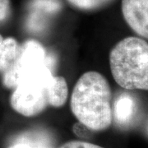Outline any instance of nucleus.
I'll use <instances>...</instances> for the list:
<instances>
[{"label": "nucleus", "instance_id": "12", "mask_svg": "<svg viewBox=\"0 0 148 148\" xmlns=\"http://www.w3.org/2000/svg\"><path fill=\"white\" fill-rule=\"evenodd\" d=\"M89 131H91L87 127H86L84 124H82V123H77L74 125L73 132L79 137H86V135H88Z\"/></svg>", "mask_w": 148, "mask_h": 148}, {"label": "nucleus", "instance_id": "11", "mask_svg": "<svg viewBox=\"0 0 148 148\" xmlns=\"http://www.w3.org/2000/svg\"><path fill=\"white\" fill-rule=\"evenodd\" d=\"M11 12L10 0H0V22L8 18Z\"/></svg>", "mask_w": 148, "mask_h": 148}, {"label": "nucleus", "instance_id": "8", "mask_svg": "<svg viewBox=\"0 0 148 148\" xmlns=\"http://www.w3.org/2000/svg\"><path fill=\"white\" fill-rule=\"evenodd\" d=\"M135 111V102L132 97L127 94L120 95L114 105V110H112L114 119L119 123H127Z\"/></svg>", "mask_w": 148, "mask_h": 148}, {"label": "nucleus", "instance_id": "9", "mask_svg": "<svg viewBox=\"0 0 148 148\" xmlns=\"http://www.w3.org/2000/svg\"><path fill=\"white\" fill-rule=\"evenodd\" d=\"M74 8L82 11H95L105 8L114 0H68Z\"/></svg>", "mask_w": 148, "mask_h": 148}, {"label": "nucleus", "instance_id": "3", "mask_svg": "<svg viewBox=\"0 0 148 148\" xmlns=\"http://www.w3.org/2000/svg\"><path fill=\"white\" fill-rule=\"evenodd\" d=\"M53 74L49 64L27 73L14 88L10 104L13 110L26 117L36 116L49 106L47 89Z\"/></svg>", "mask_w": 148, "mask_h": 148}, {"label": "nucleus", "instance_id": "5", "mask_svg": "<svg viewBox=\"0 0 148 148\" xmlns=\"http://www.w3.org/2000/svg\"><path fill=\"white\" fill-rule=\"evenodd\" d=\"M122 12L128 27L148 40V0H122Z\"/></svg>", "mask_w": 148, "mask_h": 148}, {"label": "nucleus", "instance_id": "14", "mask_svg": "<svg viewBox=\"0 0 148 148\" xmlns=\"http://www.w3.org/2000/svg\"><path fill=\"white\" fill-rule=\"evenodd\" d=\"M3 36L0 35V45H1V44L3 42Z\"/></svg>", "mask_w": 148, "mask_h": 148}, {"label": "nucleus", "instance_id": "2", "mask_svg": "<svg viewBox=\"0 0 148 148\" xmlns=\"http://www.w3.org/2000/svg\"><path fill=\"white\" fill-rule=\"evenodd\" d=\"M112 76L127 90H148V43L130 36L117 43L110 53Z\"/></svg>", "mask_w": 148, "mask_h": 148}, {"label": "nucleus", "instance_id": "10", "mask_svg": "<svg viewBox=\"0 0 148 148\" xmlns=\"http://www.w3.org/2000/svg\"><path fill=\"white\" fill-rule=\"evenodd\" d=\"M60 148H105L93 143L82 142V141H70L64 143Z\"/></svg>", "mask_w": 148, "mask_h": 148}, {"label": "nucleus", "instance_id": "6", "mask_svg": "<svg viewBox=\"0 0 148 148\" xmlns=\"http://www.w3.org/2000/svg\"><path fill=\"white\" fill-rule=\"evenodd\" d=\"M48 103L53 107H61L67 102L69 88L67 82L61 76H53L47 89Z\"/></svg>", "mask_w": 148, "mask_h": 148}, {"label": "nucleus", "instance_id": "1", "mask_svg": "<svg viewBox=\"0 0 148 148\" xmlns=\"http://www.w3.org/2000/svg\"><path fill=\"white\" fill-rule=\"evenodd\" d=\"M112 91L106 77L95 71L83 73L71 96V110L77 120L91 131H104L113 120Z\"/></svg>", "mask_w": 148, "mask_h": 148}, {"label": "nucleus", "instance_id": "7", "mask_svg": "<svg viewBox=\"0 0 148 148\" xmlns=\"http://www.w3.org/2000/svg\"><path fill=\"white\" fill-rule=\"evenodd\" d=\"M20 45L12 37L3 39L0 45V72L4 73L13 64L19 52Z\"/></svg>", "mask_w": 148, "mask_h": 148}, {"label": "nucleus", "instance_id": "13", "mask_svg": "<svg viewBox=\"0 0 148 148\" xmlns=\"http://www.w3.org/2000/svg\"><path fill=\"white\" fill-rule=\"evenodd\" d=\"M8 148H45L42 147H38V146H34V145H31L28 144L27 143H24V142H17L16 143H13L12 145H11L10 147Z\"/></svg>", "mask_w": 148, "mask_h": 148}, {"label": "nucleus", "instance_id": "4", "mask_svg": "<svg viewBox=\"0 0 148 148\" xmlns=\"http://www.w3.org/2000/svg\"><path fill=\"white\" fill-rule=\"evenodd\" d=\"M45 64L49 65V63L42 45L36 40H27L19 48L12 67L3 73V83L6 87L14 89L27 73Z\"/></svg>", "mask_w": 148, "mask_h": 148}]
</instances>
